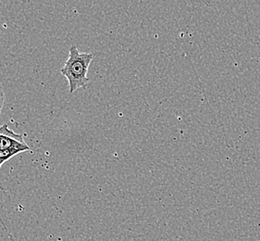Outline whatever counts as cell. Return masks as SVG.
Wrapping results in <instances>:
<instances>
[{
	"label": "cell",
	"mask_w": 260,
	"mask_h": 241,
	"mask_svg": "<svg viewBox=\"0 0 260 241\" xmlns=\"http://www.w3.org/2000/svg\"><path fill=\"white\" fill-rule=\"evenodd\" d=\"M14 147L30 148L26 142L24 141L23 136L16 134L7 125L0 126V150Z\"/></svg>",
	"instance_id": "obj_2"
},
{
	"label": "cell",
	"mask_w": 260,
	"mask_h": 241,
	"mask_svg": "<svg viewBox=\"0 0 260 241\" xmlns=\"http://www.w3.org/2000/svg\"><path fill=\"white\" fill-rule=\"evenodd\" d=\"M4 101H5V93H4L2 84H0V114H1V111H2L3 106H4Z\"/></svg>",
	"instance_id": "obj_3"
},
{
	"label": "cell",
	"mask_w": 260,
	"mask_h": 241,
	"mask_svg": "<svg viewBox=\"0 0 260 241\" xmlns=\"http://www.w3.org/2000/svg\"><path fill=\"white\" fill-rule=\"evenodd\" d=\"M69 52L70 57L60 69V73L68 80L70 93H74L78 88H86L89 83L87 73L94 55L80 52L74 45L70 47Z\"/></svg>",
	"instance_id": "obj_1"
}]
</instances>
